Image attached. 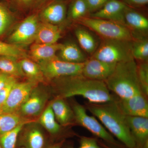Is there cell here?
I'll return each instance as SVG.
<instances>
[{
    "mask_svg": "<svg viewBox=\"0 0 148 148\" xmlns=\"http://www.w3.org/2000/svg\"><path fill=\"white\" fill-rule=\"evenodd\" d=\"M67 10L64 3L55 2L49 4L41 11L38 16L40 21L53 25L63 23L66 18Z\"/></svg>",
    "mask_w": 148,
    "mask_h": 148,
    "instance_id": "15",
    "label": "cell"
},
{
    "mask_svg": "<svg viewBox=\"0 0 148 148\" xmlns=\"http://www.w3.org/2000/svg\"><path fill=\"white\" fill-rule=\"evenodd\" d=\"M116 64L91 58L84 62L82 75L90 79L105 82L113 73Z\"/></svg>",
    "mask_w": 148,
    "mask_h": 148,
    "instance_id": "12",
    "label": "cell"
},
{
    "mask_svg": "<svg viewBox=\"0 0 148 148\" xmlns=\"http://www.w3.org/2000/svg\"><path fill=\"white\" fill-rule=\"evenodd\" d=\"M147 96L140 92L127 99L116 100L117 105L125 116L148 118V103Z\"/></svg>",
    "mask_w": 148,
    "mask_h": 148,
    "instance_id": "11",
    "label": "cell"
},
{
    "mask_svg": "<svg viewBox=\"0 0 148 148\" xmlns=\"http://www.w3.org/2000/svg\"><path fill=\"white\" fill-rule=\"evenodd\" d=\"M88 12L85 0H75L72 3L69 12V17L73 20L77 21L84 17Z\"/></svg>",
    "mask_w": 148,
    "mask_h": 148,
    "instance_id": "30",
    "label": "cell"
},
{
    "mask_svg": "<svg viewBox=\"0 0 148 148\" xmlns=\"http://www.w3.org/2000/svg\"><path fill=\"white\" fill-rule=\"evenodd\" d=\"M0 1L8 3V0H0Z\"/></svg>",
    "mask_w": 148,
    "mask_h": 148,
    "instance_id": "41",
    "label": "cell"
},
{
    "mask_svg": "<svg viewBox=\"0 0 148 148\" xmlns=\"http://www.w3.org/2000/svg\"><path fill=\"white\" fill-rule=\"evenodd\" d=\"M39 122L51 134H57L61 130V125L56 119L50 104L42 113Z\"/></svg>",
    "mask_w": 148,
    "mask_h": 148,
    "instance_id": "25",
    "label": "cell"
},
{
    "mask_svg": "<svg viewBox=\"0 0 148 148\" xmlns=\"http://www.w3.org/2000/svg\"><path fill=\"white\" fill-rule=\"evenodd\" d=\"M18 61L24 75L29 81L37 83L43 81L45 78L38 63L28 57L22 58Z\"/></svg>",
    "mask_w": 148,
    "mask_h": 148,
    "instance_id": "22",
    "label": "cell"
},
{
    "mask_svg": "<svg viewBox=\"0 0 148 148\" xmlns=\"http://www.w3.org/2000/svg\"><path fill=\"white\" fill-rule=\"evenodd\" d=\"M133 41L106 40L92 58L114 64L134 59L132 53Z\"/></svg>",
    "mask_w": 148,
    "mask_h": 148,
    "instance_id": "5",
    "label": "cell"
},
{
    "mask_svg": "<svg viewBox=\"0 0 148 148\" xmlns=\"http://www.w3.org/2000/svg\"><path fill=\"white\" fill-rule=\"evenodd\" d=\"M124 19L125 26L127 25L137 32L144 33L148 31L147 18L137 12L126 8L125 12Z\"/></svg>",
    "mask_w": 148,
    "mask_h": 148,
    "instance_id": "20",
    "label": "cell"
},
{
    "mask_svg": "<svg viewBox=\"0 0 148 148\" xmlns=\"http://www.w3.org/2000/svg\"><path fill=\"white\" fill-rule=\"evenodd\" d=\"M55 80L57 97L65 99L82 96L91 104H103L116 100L104 81L90 79L82 75Z\"/></svg>",
    "mask_w": 148,
    "mask_h": 148,
    "instance_id": "1",
    "label": "cell"
},
{
    "mask_svg": "<svg viewBox=\"0 0 148 148\" xmlns=\"http://www.w3.org/2000/svg\"><path fill=\"white\" fill-rule=\"evenodd\" d=\"M109 0H85L88 12H92L97 11L106 4Z\"/></svg>",
    "mask_w": 148,
    "mask_h": 148,
    "instance_id": "36",
    "label": "cell"
},
{
    "mask_svg": "<svg viewBox=\"0 0 148 148\" xmlns=\"http://www.w3.org/2000/svg\"><path fill=\"white\" fill-rule=\"evenodd\" d=\"M50 104L56 119L60 125L67 126L75 120L73 109L63 98L57 97Z\"/></svg>",
    "mask_w": 148,
    "mask_h": 148,
    "instance_id": "18",
    "label": "cell"
},
{
    "mask_svg": "<svg viewBox=\"0 0 148 148\" xmlns=\"http://www.w3.org/2000/svg\"><path fill=\"white\" fill-rule=\"evenodd\" d=\"M13 21V14L7 3L0 1V40L7 34Z\"/></svg>",
    "mask_w": 148,
    "mask_h": 148,
    "instance_id": "26",
    "label": "cell"
},
{
    "mask_svg": "<svg viewBox=\"0 0 148 148\" xmlns=\"http://www.w3.org/2000/svg\"><path fill=\"white\" fill-rule=\"evenodd\" d=\"M37 85V83L29 80L23 82H17L13 86L5 102L0 108V112H18L32 90Z\"/></svg>",
    "mask_w": 148,
    "mask_h": 148,
    "instance_id": "9",
    "label": "cell"
},
{
    "mask_svg": "<svg viewBox=\"0 0 148 148\" xmlns=\"http://www.w3.org/2000/svg\"><path fill=\"white\" fill-rule=\"evenodd\" d=\"M11 76L5 74L0 73V90L8 82Z\"/></svg>",
    "mask_w": 148,
    "mask_h": 148,
    "instance_id": "37",
    "label": "cell"
},
{
    "mask_svg": "<svg viewBox=\"0 0 148 148\" xmlns=\"http://www.w3.org/2000/svg\"><path fill=\"white\" fill-rule=\"evenodd\" d=\"M132 53L134 59L142 61H147L148 57V41L141 39L132 42Z\"/></svg>",
    "mask_w": 148,
    "mask_h": 148,
    "instance_id": "31",
    "label": "cell"
},
{
    "mask_svg": "<svg viewBox=\"0 0 148 148\" xmlns=\"http://www.w3.org/2000/svg\"><path fill=\"white\" fill-rule=\"evenodd\" d=\"M62 44L58 43L52 44L33 43L30 47L29 56L38 63L49 60L56 56V53L60 50Z\"/></svg>",
    "mask_w": 148,
    "mask_h": 148,
    "instance_id": "17",
    "label": "cell"
},
{
    "mask_svg": "<svg viewBox=\"0 0 148 148\" xmlns=\"http://www.w3.org/2000/svg\"><path fill=\"white\" fill-rule=\"evenodd\" d=\"M26 148L25 147H22V148Z\"/></svg>",
    "mask_w": 148,
    "mask_h": 148,
    "instance_id": "43",
    "label": "cell"
},
{
    "mask_svg": "<svg viewBox=\"0 0 148 148\" xmlns=\"http://www.w3.org/2000/svg\"><path fill=\"white\" fill-rule=\"evenodd\" d=\"M47 0H8V2L15 8L24 12L38 8Z\"/></svg>",
    "mask_w": 148,
    "mask_h": 148,
    "instance_id": "32",
    "label": "cell"
},
{
    "mask_svg": "<svg viewBox=\"0 0 148 148\" xmlns=\"http://www.w3.org/2000/svg\"><path fill=\"white\" fill-rule=\"evenodd\" d=\"M58 58L63 61L73 63H83L87 59L76 44L71 42L62 44Z\"/></svg>",
    "mask_w": 148,
    "mask_h": 148,
    "instance_id": "19",
    "label": "cell"
},
{
    "mask_svg": "<svg viewBox=\"0 0 148 148\" xmlns=\"http://www.w3.org/2000/svg\"><path fill=\"white\" fill-rule=\"evenodd\" d=\"M17 82L16 78L11 77L5 85L0 90V108L7 99L13 86Z\"/></svg>",
    "mask_w": 148,
    "mask_h": 148,
    "instance_id": "34",
    "label": "cell"
},
{
    "mask_svg": "<svg viewBox=\"0 0 148 148\" xmlns=\"http://www.w3.org/2000/svg\"><path fill=\"white\" fill-rule=\"evenodd\" d=\"M29 122H25L19 124L9 132L0 134V145L2 148H15L17 138L25 125Z\"/></svg>",
    "mask_w": 148,
    "mask_h": 148,
    "instance_id": "29",
    "label": "cell"
},
{
    "mask_svg": "<svg viewBox=\"0 0 148 148\" xmlns=\"http://www.w3.org/2000/svg\"><path fill=\"white\" fill-rule=\"evenodd\" d=\"M116 100L103 104H90L87 109L106 129L128 148L137 147L130 130L126 116L119 108Z\"/></svg>",
    "mask_w": 148,
    "mask_h": 148,
    "instance_id": "2",
    "label": "cell"
},
{
    "mask_svg": "<svg viewBox=\"0 0 148 148\" xmlns=\"http://www.w3.org/2000/svg\"><path fill=\"white\" fill-rule=\"evenodd\" d=\"M45 78L55 80L82 75L84 63H73L60 59L58 56L38 62Z\"/></svg>",
    "mask_w": 148,
    "mask_h": 148,
    "instance_id": "6",
    "label": "cell"
},
{
    "mask_svg": "<svg viewBox=\"0 0 148 148\" xmlns=\"http://www.w3.org/2000/svg\"><path fill=\"white\" fill-rule=\"evenodd\" d=\"M24 141L26 148H43L44 146L43 135L36 125L28 127L24 134Z\"/></svg>",
    "mask_w": 148,
    "mask_h": 148,
    "instance_id": "24",
    "label": "cell"
},
{
    "mask_svg": "<svg viewBox=\"0 0 148 148\" xmlns=\"http://www.w3.org/2000/svg\"><path fill=\"white\" fill-rule=\"evenodd\" d=\"M25 122L30 121L18 112H0V134L9 132Z\"/></svg>",
    "mask_w": 148,
    "mask_h": 148,
    "instance_id": "21",
    "label": "cell"
},
{
    "mask_svg": "<svg viewBox=\"0 0 148 148\" xmlns=\"http://www.w3.org/2000/svg\"><path fill=\"white\" fill-rule=\"evenodd\" d=\"M0 73L16 78L25 77L19 61L7 56H0Z\"/></svg>",
    "mask_w": 148,
    "mask_h": 148,
    "instance_id": "23",
    "label": "cell"
},
{
    "mask_svg": "<svg viewBox=\"0 0 148 148\" xmlns=\"http://www.w3.org/2000/svg\"><path fill=\"white\" fill-rule=\"evenodd\" d=\"M49 148H60V147L58 146H52V147H51Z\"/></svg>",
    "mask_w": 148,
    "mask_h": 148,
    "instance_id": "40",
    "label": "cell"
},
{
    "mask_svg": "<svg viewBox=\"0 0 148 148\" xmlns=\"http://www.w3.org/2000/svg\"><path fill=\"white\" fill-rule=\"evenodd\" d=\"M138 75L142 92L148 95V65L146 62L138 65Z\"/></svg>",
    "mask_w": 148,
    "mask_h": 148,
    "instance_id": "33",
    "label": "cell"
},
{
    "mask_svg": "<svg viewBox=\"0 0 148 148\" xmlns=\"http://www.w3.org/2000/svg\"><path fill=\"white\" fill-rule=\"evenodd\" d=\"M72 109L75 115V121L77 123L104 141L116 145H118L116 140L96 118L87 113L84 106L79 103H74Z\"/></svg>",
    "mask_w": 148,
    "mask_h": 148,
    "instance_id": "7",
    "label": "cell"
},
{
    "mask_svg": "<svg viewBox=\"0 0 148 148\" xmlns=\"http://www.w3.org/2000/svg\"><path fill=\"white\" fill-rule=\"evenodd\" d=\"M130 3L136 5H143L147 3L148 0H127Z\"/></svg>",
    "mask_w": 148,
    "mask_h": 148,
    "instance_id": "38",
    "label": "cell"
},
{
    "mask_svg": "<svg viewBox=\"0 0 148 148\" xmlns=\"http://www.w3.org/2000/svg\"><path fill=\"white\" fill-rule=\"evenodd\" d=\"M110 91L120 99H127L142 92L135 59L117 63L112 74L105 81Z\"/></svg>",
    "mask_w": 148,
    "mask_h": 148,
    "instance_id": "3",
    "label": "cell"
},
{
    "mask_svg": "<svg viewBox=\"0 0 148 148\" xmlns=\"http://www.w3.org/2000/svg\"><path fill=\"white\" fill-rule=\"evenodd\" d=\"M77 21L106 40L133 41L132 33L123 24L106 19L85 16Z\"/></svg>",
    "mask_w": 148,
    "mask_h": 148,
    "instance_id": "4",
    "label": "cell"
},
{
    "mask_svg": "<svg viewBox=\"0 0 148 148\" xmlns=\"http://www.w3.org/2000/svg\"><path fill=\"white\" fill-rule=\"evenodd\" d=\"M103 147H105V148H112V147H109L108 146H106V145H103ZM131 148H138L137 147H135Z\"/></svg>",
    "mask_w": 148,
    "mask_h": 148,
    "instance_id": "39",
    "label": "cell"
},
{
    "mask_svg": "<svg viewBox=\"0 0 148 148\" xmlns=\"http://www.w3.org/2000/svg\"><path fill=\"white\" fill-rule=\"evenodd\" d=\"M69 148H101L96 140L94 138L88 137H82L81 138L79 146L78 147L74 148L70 147Z\"/></svg>",
    "mask_w": 148,
    "mask_h": 148,
    "instance_id": "35",
    "label": "cell"
},
{
    "mask_svg": "<svg viewBox=\"0 0 148 148\" xmlns=\"http://www.w3.org/2000/svg\"><path fill=\"white\" fill-rule=\"evenodd\" d=\"M0 148H2V147H1V145H0Z\"/></svg>",
    "mask_w": 148,
    "mask_h": 148,
    "instance_id": "42",
    "label": "cell"
},
{
    "mask_svg": "<svg viewBox=\"0 0 148 148\" xmlns=\"http://www.w3.org/2000/svg\"><path fill=\"white\" fill-rule=\"evenodd\" d=\"M126 119L136 146L148 148V118L126 116Z\"/></svg>",
    "mask_w": 148,
    "mask_h": 148,
    "instance_id": "14",
    "label": "cell"
},
{
    "mask_svg": "<svg viewBox=\"0 0 148 148\" xmlns=\"http://www.w3.org/2000/svg\"><path fill=\"white\" fill-rule=\"evenodd\" d=\"M40 22L36 14L27 16L9 35L7 42L21 47L34 42Z\"/></svg>",
    "mask_w": 148,
    "mask_h": 148,
    "instance_id": "8",
    "label": "cell"
},
{
    "mask_svg": "<svg viewBox=\"0 0 148 148\" xmlns=\"http://www.w3.org/2000/svg\"><path fill=\"white\" fill-rule=\"evenodd\" d=\"M48 97L47 92L36 86L21 106L18 112L24 118L39 115L43 111Z\"/></svg>",
    "mask_w": 148,
    "mask_h": 148,
    "instance_id": "10",
    "label": "cell"
},
{
    "mask_svg": "<svg viewBox=\"0 0 148 148\" xmlns=\"http://www.w3.org/2000/svg\"><path fill=\"white\" fill-rule=\"evenodd\" d=\"M61 37V29L58 25L40 22L35 38L36 43L52 44Z\"/></svg>",
    "mask_w": 148,
    "mask_h": 148,
    "instance_id": "16",
    "label": "cell"
},
{
    "mask_svg": "<svg viewBox=\"0 0 148 148\" xmlns=\"http://www.w3.org/2000/svg\"><path fill=\"white\" fill-rule=\"evenodd\" d=\"M0 56H7L20 60L29 56L22 47L0 40Z\"/></svg>",
    "mask_w": 148,
    "mask_h": 148,
    "instance_id": "28",
    "label": "cell"
},
{
    "mask_svg": "<svg viewBox=\"0 0 148 148\" xmlns=\"http://www.w3.org/2000/svg\"><path fill=\"white\" fill-rule=\"evenodd\" d=\"M126 8L125 5L120 1L109 0L102 8L90 14L89 17L114 21L125 26L124 15Z\"/></svg>",
    "mask_w": 148,
    "mask_h": 148,
    "instance_id": "13",
    "label": "cell"
},
{
    "mask_svg": "<svg viewBox=\"0 0 148 148\" xmlns=\"http://www.w3.org/2000/svg\"><path fill=\"white\" fill-rule=\"evenodd\" d=\"M75 34L81 47L89 53H94L96 50V42L92 35L86 30L79 28L75 31Z\"/></svg>",
    "mask_w": 148,
    "mask_h": 148,
    "instance_id": "27",
    "label": "cell"
}]
</instances>
